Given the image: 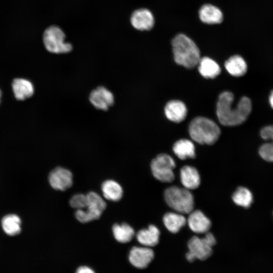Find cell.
I'll return each mask as SVG.
<instances>
[{
    "label": "cell",
    "mask_w": 273,
    "mask_h": 273,
    "mask_svg": "<svg viewBox=\"0 0 273 273\" xmlns=\"http://www.w3.org/2000/svg\"><path fill=\"white\" fill-rule=\"evenodd\" d=\"M234 96L230 92L221 93L216 103V114L220 123L224 126H236L245 122L252 110L251 101L243 97L233 107Z\"/></svg>",
    "instance_id": "6da1fadb"
},
{
    "label": "cell",
    "mask_w": 273,
    "mask_h": 273,
    "mask_svg": "<svg viewBox=\"0 0 273 273\" xmlns=\"http://www.w3.org/2000/svg\"><path fill=\"white\" fill-rule=\"evenodd\" d=\"M172 52L176 64L188 69L196 67L201 59L199 48L190 37L178 34L171 42Z\"/></svg>",
    "instance_id": "7a4b0ae2"
},
{
    "label": "cell",
    "mask_w": 273,
    "mask_h": 273,
    "mask_svg": "<svg viewBox=\"0 0 273 273\" xmlns=\"http://www.w3.org/2000/svg\"><path fill=\"white\" fill-rule=\"evenodd\" d=\"M189 132L192 139L201 145H211L216 143L220 135L219 126L207 117L194 118L189 126Z\"/></svg>",
    "instance_id": "3957f363"
},
{
    "label": "cell",
    "mask_w": 273,
    "mask_h": 273,
    "mask_svg": "<svg viewBox=\"0 0 273 273\" xmlns=\"http://www.w3.org/2000/svg\"><path fill=\"white\" fill-rule=\"evenodd\" d=\"M167 205L181 214H189L193 210L194 200L189 190L176 186L167 188L164 192Z\"/></svg>",
    "instance_id": "277c9868"
},
{
    "label": "cell",
    "mask_w": 273,
    "mask_h": 273,
    "mask_svg": "<svg viewBox=\"0 0 273 273\" xmlns=\"http://www.w3.org/2000/svg\"><path fill=\"white\" fill-rule=\"evenodd\" d=\"M216 240L211 233L207 232L203 238L193 236L188 241L189 251L186 258L190 262L195 259L203 260L210 257L212 253V247L215 244Z\"/></svg>",
    "instance_id": "5b68a950"
},
{
    "label": "cell",
    "mask_w": 273,
    "mask_h": 273,
    "mask_svg": "<svg viewBox=\"0 0 273 273\" xmlns=\"http://www.w3.org/2000/svg\"><path fill=\"white\" fill-rule=\"evenodd\" d=\"M87 204L83 209L76 210V218L80 222L86 223L99 218L106 207V203L102 197L95 192L86 194Z\"/></svg>",
    "instance_id": "8992f818"
},
{
    "label": "cell",
    "mask_w": 273,
    "mask_h": 273,
    "mask_svg": "<svg viewBox=\"0 0 273 273\" xmlns=\"http://www.w3.org/2000/svg\"><path fill=\"white\" fill-rule=\"evenodd\" d=\"M65 34L62 29L52 25L46 29L43 35V41L48 51L55 54H66L71 52L72 46L67 42Z\"/></svg>",
    "instance_id": "52a82bcc"
},
{
    "label": "cell",
    "mask_w": 273,
    "mask_h": 273,
    "mask_svg": "<svg viewBox=\"0 0 273 273\" xmlns=\"http://www.w3.org/2000/svg\"><path fill=\"white\" fill-rule=\"evenodd\" d=\"M175 163L173 158L165 153L158 155L151 163V168L153 176L164 183H170L174 179L173 169Z\"/></svg>",
    "instance_id": "ba28073f"
},
{
    "label": "cell",
    "mask_w": 273,
    "mask_h": 273,
    "mask_svg": "<svg viewBox=\"0 0 273 273\" xmlns=\"http://www.w3.org/2000/svg\"><path fill=\"white\" fill-rule=\"evenodd\" d=\"M88 100L96 109L105 111L114 105L115 97L107 87L99 86L90 92Z\"/></svg>",
    "instance_id": "9c48e42d"
},
{
    "label": "cell",
    "mask_w": 273,
    "mask_h": 273,
    "mask_svg": "<svg viewBox=\"0 0 273 273\" xmlns=\"http://www.w3.org/2000/svg\"><path fill=\"white\" fill-rule=\"evenodd\" d=\"M49 181L53 189L65 191L72 185V173L66 168L58 167L53 169L50 173Z\"/></svg>",
    "instance_id": "30bf717a"
},
{
    "label": "cell",
    "mask_w": 273,
    "mask_h": 273,
    "mask_svg": "<svg viewBox=\"0 0 273 273\" xmlns=\"http://www.w3.org/2000/svg\"><path fill=\"white\" fill-rule=\"evenodd\" d=\"M154 253L148 247H133L130 251L129 260L134 267L143 269L147 267L153 260Z\"/></svg>",
    "instance_id": "8fae6325"
},
{
    "label": "cell",
    "mask_w": 273,
    "mask_h": 273,
    "mask_svg": "<svg viewBox=\"0 0 273 273\" xmlns=\"http://www.w3.org/2000/svg\"><path fill=\"white\" fill-rule=\"evenodd\" d=\"M132 26L139 30H149L154 24V18L151 12L147 9H140L134 11L131 15Z\"/></svg>",
    "instance_id": "7c38bea8"
},
{
    "label": "cell",
    "mask_w": 273,
    "mask_h": 273,
    "mask_svg": "<svg viewBox=\"0 0 273 273\" xmlns=\"http://www.w3.org/2000/svg\"><path fill=\"white\" fill-rule=\"evenodd\" d=\"M187 222L190 229L197 234L208 232L211 225L210 219L199 210H193L191 212Z\"/></svg>",
    "instance_id": "4fadbf2b"
},
{
    "label": "cell",
    "mask_w": 273,
    "mask_h": 273,
    "mask_svg": "<svg viewBox=\"0 0 273 273\" xmlns=\"http://www.w3.org/2000/svg\"><path fill=\"white\" fill-rule=\"evenodd\" d=\"M166 117L171 121L179 123L184 121L187 115V108L181 101L173 100L167 102L164 108Z\"/></svg>",
    "instance_id": "5bb4252c"
},
{
    "label": "cell",
    "mask_w": 273,
    "mask_h": 273,
    "mask_svg": "<svg viewBox=\"0 0 273 273\" xmlns=\"http://www.w3.org/2000/svg\"><path fill=\"white\" fill-rule=\"evenodd\" d=\"M180 178L184 188L189 190L197 188L200 184L199 173L193 166H183L180 170Z\"/></svg>",
    "instance_id": "9a60e30c"
},
{
    "label": "cell",
    "mask_w": 273,
    "mask_h": 273,
    "mask_svg": "<svg viewBox=\"0 0 273 273\" xmlns=\"http://www.w3.org/2000/svg\"><path fill=\"white\" fill-rule=\"evenodd\" d=\"M199 16L202 22L209 24H218L223 20L221 10L211 4L203 5L199 9Z\"/></svg>",
    "instance_id": "2e32d148"
},
{
    "label": "cell",
    "mask_w": 273,
    "mask_h": 273,
    "mask_svg": "<svg viewBox=\"0 0 273 273\" xmlns=\"http://www.w3.org/2000/svg\"><path fill=\"white\" fill-rule=\"evenodd\" d=\"M160 231L154 225H150L148 228L140 230L136 234L138 242L145 247L156 246L159 242Z\"/></svg>",
    "instance_id": "e0dca14e"
},
{
    "label": "cell",
    "mask_w": 273,
    "mask_h": 273,
    "mask_svg": "<svg viewBox=\"0 0 273 273\" xmlns=\"http://www.w3.org/2000/svg\"><path fill=\"white\" fill-rule=\"evenodd\" d=\"M260 133L263 139L270 140V142L264 144L260 147V156L267 161L273 162V125L264 127Z\"/></svg>",
    "instance_id": "ac0fdd59"
},
{
    "label": "cell",
    "mask_w": 273,
    "mask_h": 273,
    "mask_svg": "<svg viewBox=\"0 0 273 273\" xmlns=\"http://www.w3.org/2000/svg\"><path fill=\"white\" fill-rule=\"evenodd\" d=\"M226 71L232 76L240 77L246 74L247 65L245 60L240 55L230 57L224 63Z\"/></svg>",
    "instance_id": "d6986e66"
},
{
    "label": "cell",
    "mask_w": 273,
    "mask_h": 273,
    "mask_svg": "<svg viewBox=\"0 0 273 273\" xmlns=\"http://www.w3.org/2000/svg\"><path fill=\"white\" fill-rule=\"evenodd\" d=\"M12 88L15 98L18 100H24L31 97L34 93L32 83L23 78H16L12 82Z\"/></svg>",
    "instance_id": "ffe728a7"
},
{
    "label": "cell",
    "mask_w": 273,
    "mask_h": 273,
    "mask_svg": "<svg viewBox=\"0 0 273 273\" xmlns=\"http://www.w3.org/2000/svg\"><path fill=\"white\" fill-rule=\"evenodd\" d=\"M198 65L199 73L206 78H214L220 73L221 68L219 65L209 57L201 58Z\"/></svg>",
    "instance_id": "44dd1931"
},
{
    "label": "cell",
    "mask_w": 273,
    "mask_h": 273,
    "mask_svg": "<svg viewBox=\"0 0 273 273\" xmlns=\"http://www.w3.org/2000/svg\"><path fill=\"white\" fill-rule=\"evenodd\" d=\"M174 154L181 160L195 157V148L193 143L187 139H180L173 145Z\"/></svg>",
    "instance_id": "7402d4cb"
},
{
    "label": "cell",
    "mask_w": 273,
    "mask_h": 273,
    "mask_svg": "<svg viewBox=\"0 0 273 273\" xmlns=\"http://www.w3.org/2000/svg\"><path fill=\"white\" fill-rule=\"evenodd\" d=\"M101 189L103 197L108 200L118 201L123 195L121 186L114 180L104 181L102 184Z\"/></svg>",
    "instance_id": "603a6c76"
},
{
    "label": "cell",
    "mask_w": 273,
    "mask_h": 273,
    "mask_svg": "<svg viewBox=\"0 0 273 273\" xmlns=\"http://www.w3.org/2000/svg\"><path fill=\"white\" fill-rule=\"evenodd\" d=\"M163 221L167 229L172 233H177L187 222V219L183 215L174 212L166 213Z\"/></svg>",
    "instance_id": "cb8c5ba5"
},
{
    "label": "cell",
    "mask_w": 273,
    "mask_h": 273,
    "mask_svg": "<svg viewBox=\"0 0 273 273\" xmlns=\"http://www.w3.org/2000/svg\"><path fill=\"white\" fill-rule=\"evenodd\" d=\"M112 232L115 239L122 243L130 241L134 235L133 229L126 223L114 224L112 226Z\"/></svg>",
    "instance_id": "d4e9b609"
},
{
    "label": "cell",
    "mask_w": 273,
    "mask_h": 273,
    "mask_svg": "<svg viewBox=\"0 0 273 273\" xmlns=\"http://www.w3.org/2000/svg\"><path fill=\"white\" fill-rule=\"evenodd\" d=\"M21 220L15 214H9L4 216L2 220V228L5 232L10 236L18 234L21 231Z\"/></svg>",
    "instance_id": "484cf974"
},
{
    "label": "cell",
    "mask_w": 273,
    "mask_h": 273,
    "mask_svg": "<svg viewBox=\"0 0 273 273\" xmlns=\"http://www.w3.org/2000/svg\"><path fill=\"white\" fill-rule=\"evenodd\" d=\"M232 199L237 205L248 208L252 202L253 197L248 189L240 187L233 194Z\"/></svg>",
    "instance_id": "4316f807"
},
{
    "label": "cell",
    "mask_w": 273,
    "mask_h": 273,
    "mask_svg": "<svg viewBox=\"0 0 273 273\" xmlns=\"http://www.w3.org/2000/svg\"><path fill=\"white\" fill-rule=\"evenodd\" d=\"M69 203L72 208L76 210L83 209L87 204L86 195L83 194H76L71 197Z\"/></svg>",
    "instance_id": "83f0119b"
},
{
    "label": "cell",
    "mask_w": 273,
    "mask_h": 273,
    "mask_svg": "<svg viewBox=\"0 0 273 273\" xmlns=\"http://www.w3.org/2000/svg\"><path fill=\"white\" fill-rule=\"evenodd\" d=\"M75 273H95L94 271L86 266H81L79 267Z\"/></svg>",
    "instance_id": "f1b7e54d"
},
{
    "label": "cell",
    "mask_w": 273,
    "mask_h": 273,
    "mask_svg": "<svg viewBox=\"0 0 273 273\" xmlns=\"http://www.w3.org/2000/svg\"><path fill=\"white\" fill-rule=\"evenodd\" d=\"M269 103L271 107L273 109V90L271 92L269 97Z\"/></svg>",
    "instance_id": "f546056e"
},
{
    "label": "cell",
    "mask_w": 273,
    "mask_h": 273,
    "mask_svg": "<svg viewBox=\"0 0 273 273\" xmlns=\"http://www.w3.org/2000/svg\"><path fill=\"white\" fill-rule=\"evenodd\" d=\"M1 95H2V93H1V90H0V102H1Z\"/></svg>",
    "instance_id": "4dcf8cb0"
}]
</instances>
